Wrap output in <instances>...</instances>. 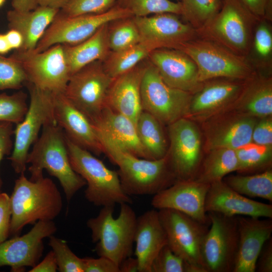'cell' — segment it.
I'll return each instance as SVG.
<instances>
[{"label": "cell", "instance_id": "41", "mask_svg": "<svg viewBox=\"0 0 272 272\" xmlns=\"http://www.w3.org/2000/svg\"><path fill=\"white\" fill-rule=\"evenodd\" d=\"M28 82L25 72L20 62L12 56L0 54V91L19 90Z\"/></svg>", "mask_w": 272, "mask_h": 272}, {"label": "cell", "instance_id": "52", "mask_svg": "<svg viewBox=\"0 0 272 272\" xmlns=\"http://www.w3.org/2000/svg\"><path fill=\"white\" fill-rule=\"evenodd\" d=\"M5 34L12 49L18 50L21 48L23 44V38L19 31L13 29H10Z\"/></svg>", "mask_w": 272, "mask_h": 272}, {"label": "cell", "instance_id": "35", "mask_svg": "<svg viewBox=\"0 0 272 272\" xmlns=\"http://www.w3.org/2000/svg\"><path fill=\"white\" fill-rule=\"evenodd\" d=\"M239 164L237 171L242 175L260 173L270 168L271 146H262L251 142L235 149Z\"/></svg>", "mask_w": 272, "mask_h": 272}, {"label": "cell", "instance_id": "11", "mask_svg": "<svg viewBox=\"0 0 272 272\" xmlns=\"http://www.w3.org/2000/svg\"><path fill=\"white\" fill-rule=\"evenodd\" d=\"M207 213L210 225L201 245L203 266L206 272H233L238 247L237 216Z\"/></svg>", "mask_w": 272, "mask_h": 272}, {"label": "cell", "instance_id": "59", "mask_svg": "<svg viewBox=\"0 0 272 272\" xmlns=\"http://www.w3.org/2000/svg\"></svg>", "mask_w": 272, "mask_h": 272}, {"label": "cell", "instance_id": "1", "mask_svg": "<svg viewBox=\"0 0 272 272\" xmlns=\"http://www.w3.org/2000/svg\"><path fill=\"white\" fill-rule=\"evenodd\" d=\"M103 153L116 165L122 187L129 196L153 195L173 184L177 179L167 156L156 160L138 157L97 131Z\"/></svg>", "mask_w": 272, "mask_h": 272}, {"label": "cell", "instance_id": "10", "mask_svg": "<svg viewBox=\"0 0 272 272\" xmlns=\"http://www.w3.org/2000/svg\"><path fill=\"white\" fill-rule=\"evenodd\" d=\"M131 16L129 11L118 4L101 14L67 17L58 12L32 51L41 52L58 44H78L90 37L104 24Z\"/></svg>", "mask_w": 272, "mask_h": 272}, {"label": "cell", "instance_id": "53", "mask_svg": "<svg viewBox=\"0 0 272 272\" xmlns=\"http://www.w3.org/2000/svg\"><path fill=\"white\" fill-rule=\"evenodd\" d=\"M13 9L19 11H29L38 6V0H12Z\"/></svg>", "mask_w": 272, "mask_h": 272}, {"label": "cell", "instance_id": "58", "mask_svg": "<svg viewBox=\"0 0 272 272\" xmlns=\"http://www.w3.org/2000/svg\"><path fill=\"white\" fill-rule=\"evenodd\" d=\"M177 2H180L181 0H176Z\"/></svg>", "mask_w": 272, "mask_h": 272}, {"label": "cell", "instance_id": "57", "mask_svg": "<svg viewBox=\"0 0 272 272\" xmlns=\"http://www.w3.org/2000/svg\"><path fill=\"white\" fill-rule=\"evenodd\" d=\"M6 0H0V7H2L5 3Z\"/></svg>", "mask_w": 272, "mask_h": 272}, {"label": "cell", "instance_id": "40", "mask_svg": "<svg viewBox=\"0 0 272 272\" xmlns=\"http://www.w3.org/2000/svg\"><path fill=\"white\" fill-rule=\"evenodd\" d=\"M28 108L27 95L24 92L0 94V121L16 124L23 120Z\"/></svg>", "mask_w": 272, "mask_h": 272}, {"label": "cell", "instance_id": "42", "mask_svg": "<svg viewBox=\"0 0 272 272\" xmlns=\"http://www.w3.org/2000/svg\"><path fill=\"white\" fill-rule=\"evenodd\" d=\"M49 245L53 252L60 272H84L83 258L77 256L69 248L66 243L51 235Z\"/></svg>", "mask_w": 272, "mask_h": 272}, {"label": "cell", "instance_id": "26", "mask_svg": "<svg viewBox=\"0 0 272 272\" xmlns=\"http://www.w3.org/2000/svg\"><path fill=\"white\" fill-rule=\"evenodd\" d=\"M95 130L133 155L148 159L138 137L136 124L125 115L105 106L91 121Z\"/></svg>", "mask_w": 272, "mask_h": 272}, {"label": "cell", "instance_id": "12", "mask_svg": "<svg viewBox=\"0 0 272 272\" xmlns=\"http://www.w3.org/2000/svg\"><path fill=\"white\" fill-rule=\"evenodd\" d=\"M11 56L21 64L27 83L52 93L64 92L71 74L63 44L38 52L16 50Z\"/></svg>", "mask_w": 272, "mask_h": 272}, {"label": "cell", "instance_id": "9", "mask_svg": "<svg viewBox=\"0 0 272 272\" xmlns=\"http://www.w3.org/2000/svg\"><path fill=\"white\" fill-rule=\"evenodd\" d=\"M141 94L143 110L167 125L186 117L193 95L167 85L148 58Z\"/></svg>", "mask_w": 272, "mask_h": 272}, {"label": "cell", "instance_id": "32", "mask_svg": "<svg viewBox=\"0 0 272 272\" xmlns=\"http://www.w3.org/2000/svg\"><path fill=\"white\" fill-rule=\"evenodd\" d=\"M162 125L155 117L144 110L136 122L138 137L148 159H159L167 154L168 150Z\"/></svg>", "mask_w": 272, "mask_h": 272}, {"label": "cell", "instance_id": "6", "mask_svg": "<svg viewBox=\"0 0 272 272\" xmlns=\"http://www.w3.org/2000/svg\"><path fill=\"white\" fill-rule=\"evenodd\" d=\"M259 21L240 0H223L219 12L196 31L198 37L247 57L253 47L254 32Z\"/></svg>", "mask_w": 272, "mask_h": 272}, {"label": "cell", "instance_id": "46", "mask_svg": "<svg viewBox=\"0 0 272 272\" xmlns=\"http://www.w3.org/2000/svg\"><path fill=\"white\" fill-rule=\"evenodd\" d=\"M84 272H120L119 266L109 258H83Z\"/></svg>", "mask_w": 272, "mask_h": 272}, {"label": "cell", "instance_id": "37", "mask_svg": "<svg viewBox=\"0 0 272 272\" xmlns=\"http://www.w3.org/2000/svg\"><path fill=\"white\" fill-rule=\"evenodd\" d=\"M108 41L111 51H118L140 42V35L133 16L108 24Z\"/></svg>", "mask_w": 272, "mask_h": 272}, {"label": "cell", "instance_id": "22", "mask_svg": "<svg viewBox=\"0 0 272 272\" xmlns=\"http://www.w3.org/2000/svg\"><path fill=\"white\" fill-rule=\"evenodd\" d=\"M237 216L238 247L233 272H255L258 254L271 236V218Z\"/></svg>", "mask_w": 272, "mask_h": 272}, {"label": "cell", "instance_id": "16", "mask_svg": "<svg viewBox=\"0 0 272 272\" xmlns=\"http://www.w3.org/2000/svg\"><path fill=\"white\" fill-rule=\"evenodd\" d=\"M180 16L170 13L133 16L140 33V42L150 46L153 50L177 49L181 44L197 37L196 30L181 20Z\"/></svg>", "mask_w": 272, "mask_h": 272}, {"label": "cell", "instance_id": "33", "mask_svg": "<svg viewBox=\"0 0 272 272\" xmlns=\"http://www.w3.org/2000/svg\"><path fill=\"white\" fill-rule=\"evenodd\" d=\"M222 180L238 193L272 201V171L247 175H230Z\"/></svg>", "mask_w": 272, "mask_h": 272}, {"label": "cell", "instance_id": "14", "mask_svg": "<svg viewBox=\"0 0 272 272\" xmlns=\"http://www.w3.org/2000/svg\"><path fill=\"white\" fill-rule=\"evenodd\" d=\"M158 211L166 234L167 245L186 261L204 268L201 248L210 224L201 223L174 209L165 208Z\"/></svg>", "mask_w": 272, "mask_h": 272}, {"label": "cell", "instance_id": "51", "mask_svg": "<svg viewBox=\"0 0 272 272\" xmlns=\"http://www.w3.org/2000/svg\"><path fill=\"white\" fill-rule=\"evenodd\" d=\"M57 265L52 250L49 251L41 262L32 267L29 272H55Z\"/></svg>", "mask_w": 272, "mask_h": 272}, {"label": "cell", "instance_id": "50", "mask_svg": "<svg viewBox=\"0 0 272 272\" xmlns=\"http://www.w3.org/2000/svg\"><path fill=\"white\" fill-rule=\"evenodd\" d=\"M255 271L272 272L271 237L264 244L258 254L256 262Z\"/></svg>", "mask_w": 272, "mask_h": 272}, {"label": "cell", "instance_id": "23", "mask_svg": "<svg viewBox=\"0 0 272 272\" xmlns=\"http://www.w3.org/2000/svg\"><path fill=\"white\" fill-rule=\"evenodd\" d=\"M147 62V58L113 79L106 97V106L125 115L135 124L143 111L141 88Z\"/></svg>", "mask_w": 272, "mask_h": 272}, {"label": "cell", "instance_id": "24", "mask_svg": "<svg viewBox=\"0 0 272 272\" xmlns=\"http://www.w3.org/2000/svg\"><path fill=\"white\" fill-rule=\"evenodd\" d=\"M246 81L216 78L203 82L201 89L193 94L186 117H201L235 101Z\"/></svg>", "mask_w": 272, "mask_h": 272}, {"label": "cell", "instance_id": "45", "mask_svg": "<svg viewBox=\"0 0 272 272\" xmlns=\"http://www.w3.org/2000/svg\"><path fill=\"white\" fill-rule=\"evenodd\" d=\"M12 212L10 196L5 192H0V243L10 236Z\"/></svg>", "mask_w": 272, "mask_h": 272}, {"label": "cell", "instance_id": "56", "mask_svg": "<svg viewBox=\"0 0 272 272\" xmlns=\"http://www.w3.org/2000/svg\"><path fill=\"white\" fill-rule=\"evenodd\" d=\"M11 50L5 34H0V54H7Z\"/></svg>", "mask_w": 272, "mask_h": 272}, {"label": "cell", "instance_id": "55", "mask_svg": "<svg viewBox=\"0 0 272 272\" xmlns=\"http://www.w3.org/2000/svg\"><path fill=\"white\" fill-rule=\"evenodd\" d=\"M71 0H38V6L61 10Z\"/></svg>", "mask_w": 272, "mask_h": 272}, {"label": "cell", "instance_id": "18", "mask_svg": "<svg viewBox=\"0 0 272 272\" xmlns=\"http://www.w3.org/2000/svg\"><path fill=\"white\" fill-rule=\"evenodd\" d=\"M210 185L194 180H177L153 195L151 205L157 210L174 209L201 223L210 224L205 210V200Z\"/></svg>", "mask_w": 272, "mask_h": 272}, {"label": "cell", "instance_id": "13", "mask_svg": "<svg viewBox=\"0 0 272 272\" xmlns=\"http://www.w3.org/2000/svg\"><path fill=\"white\" fill-rule=\"evenodd\" d=\"M113 79L106 72L103 61H95L71 76L63 94L91 121L106 106Z\"/></svg>", "mask_w": 272, "mask_h": 272}, {"label": "cell", "instance_id": "43", "mask_svg": "<svg viewBox=\"0 0 272 272\" xmlns=\"http://www.w3.org/2000/svg\"><path fill=\"white\" fill-rule=\"evenodd\" d=\"M118 0H71L58 13L64 16L74 17L105 13L117 4Z\"/></svg>", "mask_w": 272, "mask_h": 272}, {"label": "cell", "instance_id": "17", "mask_svg": "<svg viewBox=\"0 0 272 272\" xmlns=\"http://www.w3.org/2000/svg\"><path fill=\"white\" fill-rule=\"evenodd\" d=\"M56 230L52 220L38 221L27 233L0 243V267L10 266L14 272L34 267L43 253V239L53 235Z\"/></svg>", "mask_w": 272, "mask_h": 272}, {"label": "cell", "instance_id": "2", "mask_svg": "<svg viewBox=\"0 0 272 272\" xmlns=\"http://www.w3.org/2000/svg\"><path fill=\"white\" fill-rule=\"evenodd\" d=\"M27 164H30L28 170L32 181L43 177L44 170L56 178L63 188L67 202L86 185L84 179L72 167L65 134L55 121L42 127L40 135L28 155Z\"/></svg>", "mask_w": 272, "mask_h": 272}, {"label": "cell", "instance_id": "21", "mask_svg": "<svg viewBox=\"0 0 272 272\" xmlns=\"http://www.w3.org/2000/svg\"><path fill=\"white\" fill-rule=\"evenodd\" d=\"M205 210L227 216L272 218V205L250 199L228 186L222 180L211 183L205 200Z\"/></svg>", "mask_w": 272, "mask_h": 272}, {"label": "cell", "instance_id": "36", "mask_svg": "<svg viewBox=\"0 0 272 272\" xmlns=\"http://www.w3.org/2000/svg\"><path fill=\"white\" fill-rule=\"evenodd\" d=\"M183 21L196 30L203 27L221 10L223 0H181Z\"/></svg>", "mask_w": 272, "mask_h": 272}, {"label": "cell", "instance_id": "49", "mask_svg": "<svg viewBox=\"0 0 272 272\" xmlns=\"http://www.w3.org/2000/svg\"><path fill=\"white\" fill-rule=\"evenodd\" d=\"M13 123L0 121V164L6 155H9L13 150V143L12 137L14 134ZM3 181L0 174V192Z\"/></svg>", "mask_w": 272, "mask_h": 272}, {"label": "cell", "instance_id": "5", "mask_svg": "<svg viewBox=\"0 0 272 272\" xmlns=\"http://www.w3.org/2000/svg\"><path fill=\"white\" fill-rule=\"evenodd\" d=\"M65 137L72 167L87 185L86 199L97 207L131 204L132 201L123 191L117 171L109 169L91 152Z\"/></svg>", "mask_w": 272, "mask_h": 272}, {"label": "cell", "instance_id": "27", "mask_svg": "<svg viewBox=\"0 0 272 272\" xmlns=\"http://www.w3.org/2000/svg\"><path fill=\"white\" fill-rule=\"evenodd\" d=\"M59 11L38 6L29 11H19L14 9L8 11L7 18L9 28L19 31L23 38V45L18 51L34 50Z\"/></svg>", "mask_w": 272, "mask_h": 272}, {"label": "cell", "instance_id": "44", "mask_svg": "<svg viewBox=\"0 0 272 272\" xmlns=\"http://www.w3.org/2000/svg\"><path fill=\"white\" fill-rule=\"evenodd\" d=\"M267 21H259L255 28L253 47L261 58H269L272 52V34Z\"/></svg>", "mask_w": 272, "mask_h": 272}, {"label": "cell", "instance_id": "19", "mask_svg": "<svg viewBox=\"0 0 272 272\" xmlns=\"http://www.w3.org/2000/svg\"><path fill=\"white\" fill-rule=\"evenodd\" d=\"M148 59L156 67L169 86L192 94L199 91L203 83L198 79V69L194 61L181 50L159 48L153 50Z\"/></svg>", "mask_w": 272, "mask_h": 272}, {"label": "cell", "instance_id": "30", "mask_svg": "<svg viewBox=\"0 0 272 272\" xmlns=\"http://www.w3.org/2000/svg\"><path fill=\"white\" fill-rule=\"evenodd\" d=\"M109 23L78 44H63L71 75L94 61H104L109 55L111 52L108 34Z\"/></svg>", "mask_w": 272, "mask_h": 272}, {"label": "cell", "instance_id": "3", "mask_svg": "<svg viewBox=\"0 0 272 272\" xmlns=\"http://www.w3.org/2000/svg\"><path fill=\"white\" fill-rule=\"evenodd\" d=\"M10 200V235L14 236L28 224L53 220L60 214L63 206L60 192L50 178L43 176L32 181L25 176V172L15 180Z\"/></svg>", "mask_w": 272, "mask_h": 272}, {"label": "cell", "instance_id": "31", "mask_svg": "<svg viewBox=\"0 0 272 272\" xmlns=\"http://www.w3.org/2000/svg\"><path fill=\"white\" fill-rule=\"evenodd\" d=\"M210 151L200 165L194 180L211 184L238 170L239 164L235 149L223 148Z\"/></svg>", "mask_w": 272, "mask_h": 272}, {"label": "cell", "instance_id": "54", "mask_svg": "<svg viewBox=\"0 0 272 272\" xmlns=\"http://www.w3.org/2000/svg\"><path fill=\"white\" fill-rule=\"evenodd\" d=\"M120 272H139V262L136 257L129 256L119 265Z\"/></svg>", "mask_w": 272, "mask_h": 272}, {"label": "cell", "instance_id": "29", "mask_svg": "<svg viewBox=\"0 0 272 272\" xmlns=\"http://www.w3.org/2000/svg\"><path fill=\"white\" fill-rule=\"evenodd\" d=\"M244 115L265 118L272 114V80L257 72L246 81L235 100Z\"/></svg>", "mask_w": 272, "mask_h": 272}, {"label": "cell", "instance_id": "28", "mask_svg": "<svg viewBox=\"0 0 272 272\" xmlns=\"http://www.w3.org/2000/svg\"><path fill=\"white\" fill-rule=\"evenodd\" d=\"M256 121L246 115L236 116L212 126L207 133L209 150L218 148L236 149L251 142Z\"/></svg>", "mask_w": 272, "mask_h": 272}, {"label": "cell", "instance_id": "15", "mask_svg": "<svg viewBox=\"0 0 272 272\" xmlns=\"http://www.w3.org/2000/svg\"><path fill=\"white\" fill-rule=\"evenodd\" d=\"M168 126L170 149L166 156L169 167L177 180H194L200 165L199 131L187 117Z\"/></svg>", "mask_w": 272, "mask_h": 272}, {"label": "cell", "instance_id": "8", "mask_svg": "<svg viewBox=\"0 0 272 272\" xmlns=\"http://www.w3.org/2000/svg\"><path fill=\"white\" fill-rule=\"evenodd\" d=\"M30 102L23 120L16 124L14 130L15 140L11 156L8 158L17 174L25 172L27 159L32 145L46 124L55 121L53 115V93L26 84Z\"/></svg>", "mask_w": 272, "mask_h": 272}, {"label": "cell", "instance_id": "4", "mask_svg": "<svg viewBox=\"0 0 272 272\" xmlns=\"http://www.w3.org/2000/svg\"><path fill=\"white\" fill-rule=\"evenodd\" d=\"M116 218L113 206L103 207L98 215L89 219L87 226L99 256L110 259L117 265L131 256L133 251L137 217L129 203L120 205Z\"/></svg>", "mask_w": 272, "mask_h": 272}, {"label": "cell", "instance_id": "48", "mask_svg": "<svg viewBox=\"0 0 272 272\" xmlns=\"http://www.w3.org/2000/svg\"><path fill=\"white\" fill-rule=\"evenodd\" d=\"M258 20H271L272 0H240Z\"/></svg>", "mask_w": 272, "mask_h": 272}, {"label": "cell", "instance_id": "7", "mask_svg": "<svg viewBox=\"0 0 272 272\" xmlns=\"http://www.w3.org/2000/svg\"><path fill=\"white\" fill-rule=\"evenodd\" d=\"M177 49L195 63L200 82L216 78L246 81L256 73L246 57L238 55L210 40L197 37L181 44Z\"/></svg>", "mask_w": 272, "mask_h": 272}, {"label": "cell", "instance_id": "34", "mask_svg": "<svg viewBox=\"0 0 272 272\" xmlns=\"http://www.w3.org/2000/svg\"><path fill=\"white\" fill-rule=\"evenodd\" d=\"M153 50L150 46L140 42L118 51H111L103 61L104 68L107 74L114 79L147 59Z\"/></svg>", "mask_w": 272, "mask_h": 272}, {"label": "cell", "instance_id": "20", "mask_svg": "<svg viewBox=\"0 0 272 272\" xmlns=\"http://www.w3.org/2000/svg\"><path fill=\"white\" fill-rule=\"evenodd\" d=\"M54 119L73 142L96 155L103 153L98 134L90 120L63 93H53Z\"/></svg>", "mask_w": 272, "mask_h": 272}, {"label": "cell", "instance_id": "39", "mask_svg": "<svg viewBox=\"0 0 272 272\" xmlns=\"http://www.w3.org/2000/svg\"><path fill=\"white\" fill-rule=\"evenodd\" d=\"M151 272H206L201 266L190 263L165 245L153 261Z\"/></svg>", "mask_w": 272, "mask_h": 272}, {"label": "cell", "instance_id": "25", "mask_svg": "<svg viewBox=\"0 0 272 272\" xmlns=\"http://www.w3.org/2000/svg\"><path fill=\"white\" fill-rule=\"evenodd\" d=\"M134 243L139 272H151L153 260L167 244L158 210H148L137 218Z\"/></svg>", "mask_w": 272, "mask_h": 272}, {"label": "cell", "instance_id": "47", "mask_svg": "<svg viewBox=\"0 0 272 272\" xmlns=\"http://www.w3.org/2000/svg\"><path fill=\"white\" fill-rule=\"evenodd\" d=\"M251 142L262 146H271L272 120L270 118H266L255 123L252 132Z\"/></svg>", "mask_w": 272, "mask_h": 272}, {"label": "cell", "instance_id": "38", "mask_svg": "<svg viewBox=\"0 0 272 272\" xmlns=\"http://www.w3.org/2000/svg\"><path fill=\"white\" fill-rule=\"evenodd\" d=\"M117 4L129 11L133 16L146 17L170 13L181 16L180 2L170 0H118Z\"/></svg>", "mask_w": 272, "mask_h": 272}]
</instances>
